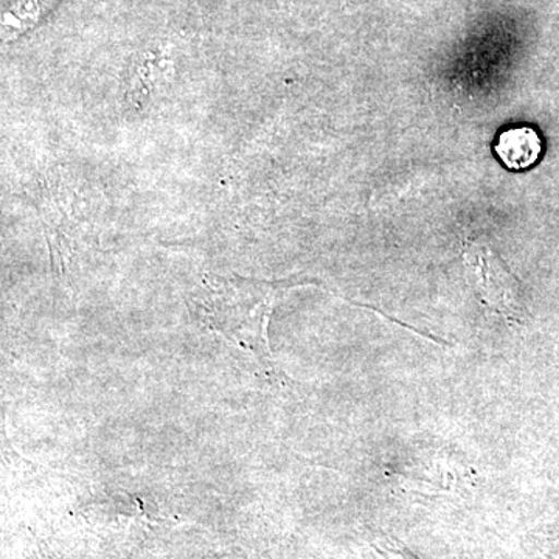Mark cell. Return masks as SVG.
I'll use <instances>...</instances> for the list:
<instances>
[{"label":"cell","instance_id":"3","mask_svg":"<svg viewBox=\"0 0 559 559\" xmlns=\"http://www.w3.org/2000/svg\"><path fill=\"white\" fill-rule=\"evenodd\" d=\"M543 151V139L532 127H516L502 131L495 145L496 156L513 171L528 170L538 164Z\"/></svg>","mask_w":559,"mask_h":559},{"label":"cell","instance_id":"2","mask_svg":"<svg viewBox=\"0 0 559 559\" xmlns=\"http://www.w3.org/2000/svg\"><path fill=\"white\" fill-rule=\"evenodd\" d=\"M466 259L471 261L476 272L484 300H487L496 311L502 312L507 319L518 322L520 307L513 296V282L499 261L495 260V255L479 248L466 255Z\"/></svg>","mask_w":559,"mask_h":559},{"label":"cell","instance_id":"1","mask_svg":"<svg viewBox=\"0 0 559 559\" xmlns=\"http://www.w3.org/2000/svg\"><path fill=\"white\" fill-rule=\"evenodd\" d=\"M282 289L278 283L209 274L193 294V308L207 329L271 369L267 325Z\"/></svg>","mask_w":559,"mask_h":559}]
</instances>
